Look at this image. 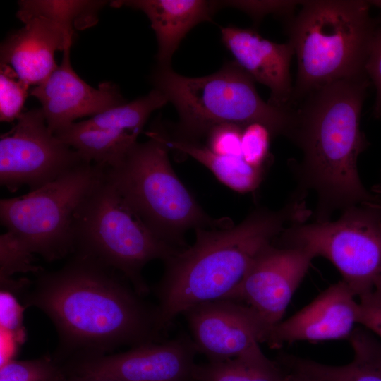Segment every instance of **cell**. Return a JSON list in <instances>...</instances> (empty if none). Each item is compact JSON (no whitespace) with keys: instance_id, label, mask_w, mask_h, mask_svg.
<instances>
[{"instance_id":"cell-1","label":"cell","mask_w":381,"mask_h":381,"mask_svg":"<svg viewBox=\"0 0 381 381\" xmlns=\"http://www.w3.org/2000/svg\"><path fill=\"white\" fill-rule=\"evenodd\" d=\"M36 275L20 298L54 325L59 342L52 356L61 365L162 341L157 305L95 258L74 252L60 269Z\"/></svg>"},{"instance_id":"cell-2","label":"cell","mask_w":381,"mask_h":381,"mask_svg":"<svg viewBox=\"0 0 381 381\" xmlns=\"http://www.w3.org/2000/svg\"><path fill=\"white\" fill-rule=\"evenodd\" d=\"M370 85L368 76L337 80L292 107L294 121L288 139L302 152L299 162H289L297 182L292 197L303 200L309 192L315 194V222L329 221L337 210L381 203V195L363 186L357 166L368 145L360 123Z\"/></svg>"},{"instance_id":"cell-3","label":"cell","mask_w":381,"mask_h":381,"mask_svg":"<svg viewBox=\"0 0 381 381\" xmlns=\"http://www.w3.org/2000/svg\"><path fill=\"white\" fill-rule=\"evenodd\" d=\"M310 214L305 201L291 198L278 210L256 208L236 225L195 230L194 243L164 261L155 290L162 329L193 306L224 298L264 248Z\"/></svg>"},{"instance_id":"cell-4","label":"cell","mask_w":381,"mask_h":381,"mask_svg":"<svg viewBox=\"0 0 381 381\" xmlns=\"http://www.w3.org/2000/svg\"><path fill=\"white\" fill-rule=\"evenodd\" d=\"M369 1H301L284 18L297 61L292 107L309 92L328 83L367 76L365 65L380 24Z\"/></svg>"},{"instance_id":"cell-5","label":"cell","mask_w":381,"mask_h":381,"mask_svg":"<svg viewBox=\"0 0 381 381\" xmlns=\"http://www.w3.org/2000/svg\"><path fill=\"white\" fill-rule=\"evenodd\" d=\"M154 88L162 93L179 114L169 132L177 137L199 140L213 126L251 123L265 126L272 136L289 138L294 120L292 107H279L259 95L255 80L234 61L202 77H186L171 66H157L151 76Z\"/></svg>"},{"instance_id":"cell-6","label":"cell","mask_w":381,"mask_h":381,"mask_svg":"<svg viewBox=\"0 0 381 381\" xmlns=\"http://www.w3.org/2000/svg\"><path fill=\"white\" fill-rule=\"evenodd\" d=\"M149 139L137 143L105 178L150 229L170 246L182 249L189 229L225 224L213 219L176 174L169 148L150 129Z\"/></svg>"},{"instance_id":"cell-7","label":"cell","mask_w":381,"mask_h":381,"mask_svg":"<svg viewBox=\"0 0 381 381\" xmlns=\"http://www.w3.org/2000/svg\"><path fill=\"white\" fill-rule=\"evenodd\" d=\"M74 236V252L117 270L143 297L150 292L143 276L144 267L154 260L164 261L179 250L150 229L105 174L78 210Z\"/></svg>"},{"instance_id":"cell-8","label":"cell","mask_w":381,"mask_h":381,"mask_svg":"<svg viewBox=\"0 0 381 381\" xmlns=\"http://www.w3.org/2000/svg\"><path fill=\"white\" fill-rule=\"evenodd\" d=\"M104 171V167L85 162L27 194L1 199V225L47 262L71 255L77 211Z\"/></svg>"},{"instance_id":"cell-9","label":"cell","mask_w":381,"mask_h":381,"mask_svg":"<svg viewBox=\"0 0 381 381\" xmlns=\"http://www.w3.org/2000/svg\"><path fill=\"white\" fill-rule=\"evenodd\" d=\"M380 203L357 205L333 222L296 223L279 235L282 246L305 248L338 270L358 297L381 277Z\"/></svg>"},{"instance_id":"cell-10","label":"cell","mask_w":381,"mask_h":381,"mask_svg":"<svg viewBox=\"0 0 381 381\" xmlns=\"http://www.w3.org/2000/svg\"><path fill=\"white\" fill-rule=\"evenodd\" d=\"M85 162L51 131L41 108L23 112L0 136V183L11 193L37 189Z\"/></svg>"},{"instance_id":"cell-11","label":"cell","mask_w":381,"mask_h":381,"mask_svg":"<svg viewBox=\"0 0 381 381\" xmlns=\"http://www.w3.org/2000/svg\"><path fill=\"white\" fill-rule=\"evenodd\" d=\"M168 102L153 88L146 95L74 122L54 135L82 158L104 168L119 163L138 143L150 116Z\"/></svg>"},{"instance_id":"cell-12","label":"cell","mask_w":381,"mask_h":381,"mask_svg":"<svg viewBox=\"0 0 381 381\" xmlns=\"http://www.w3.org/2000/svg\"><path fill=\"white\" fill-rule=\"evenodd\" d=\"M198 353L208 361L248 356L262 351L271 329L244 303L229 298L202 303L183 314Z\"/></svg>"},{"instance_id":"cell-13","label":"cell","mask_w":381,"mask_h":381,"mask_svg":"<svg viewBox=\"0 0 381 381\" xmlns=\"http://www.w3.org/2000/svg\"><path fill=\"white\" fill-rule=\"evenodd\" d=\"M314 258L303 248L270 244L259 253L239 284L224 298L250 307L272 329L282 320Z\"/></svg>"},{"instance_id":"cell-14","label":"cell","mask_w":381,"mask_h":381,"mask_svg":"<svg viewBox=\"0 0 381 381\" xmlns=\"http://www.w3.org/2000/svg\"><path fill=\"white\" fill-rule=\"evenodd\" d=\"M197 353L191 337L181 334L62 366L66 375H99L120 381H192Z\"/></svg>"},{"instance_id":"cell-15","label":"cell","mask_w":381,"mask_h":381,"mask_svg":"<svg viewBox=\"0 0 381 381\" xmlns=\"http://www.w3.org/2000/svg\"><path fill=\"white\" fill-rule=\"evenodd\" d=\"M70 51L71 47L64 50L61 64L30 92L40 102L54 134L78 118L92 116L127 102L114 83L104 82L95 88L81 79L71 66Z\"/></svg>"},{"instance_id":"cell-16","label":"cell","mask_w":381,"mask_h":381,"mask_svg":"<svg viewBox=\"0 0 381 381\" xmlns=\"http://www.w3.org/2000/svg\"><path fill=\"white\" fill-rule=\"evenodd\" d=\"M358 326V298L341 280L274 325L265 343L270 348L279 349L297 341L348 340Z\"/></svg>"},{"instance_id":"cell-17","label":"cell","mask_w":381,"mask_h":381,"mask_svg":"<svg viewBox=\"0 0 381 381\" xmlns=\"http://www.w3.org/2000/svg\"><path fill=\"white\" fill-rule=\"evenodd\" d=\"M221 36L234 61L255 81L270 89L267 102L275 107H291L294 85L290 66L294 55L291 44L277 43L253 29L234 25L222 27Z\"/></svg>"},{"instance_id":"cell-18","label":"cell","mask_w":381,"mask_h":381,"mask_svg":"<svg viewBox=\"0 0 381 381\" xmlns=\"http://www.w3.org/2000/svg\"><path fill=\"white\" fill-rule=\"evenodd\" d=\"M23 23V27L1 43V63L11 66L28 85L36 86L56 68L55 52L71 47L74 35L40 16L25 19Z\"/></svg>"},{"instance_id":"cell-19","label":"cell","mask_w":381,"mask_h":381,"mask_svg":"<svg viewBox=\"0 0 381 381\" xmlns=\"http://www.w3.org/2000/svg\"><path fill=\"white\" fill-rule=\"evenodd\" d=\"M113 7L128 6L143 11L150 21L157 41V66H171L181 42L198 24L212 20L222 2L203 0H119Z\"/></svg>"},{"instance_id":"cell-20","label":"cell","mask_w":381,"mask_h":381,"mask_svg":"<svg viewBox=\"0 0 381 381\" xmlns=\"http://www.w3.org/2000/svg\"><path fill=\"white\" fill-rule=\"evenodd\" d=\"M348 341L353 351L351 362L329 365L288 353L277 361L286 370L305 375L315 381H381V341L358 325Z\"/></svg>"},{"instance_id":"cell-21","label":"cell","mask_w":381,"mask_h":381,"mask_svg":"<svg viewBox=\"0 0 381 381\" xmlns=\"http://www.w3.org/2000/svg\"><path fill=\"white\" fill-rule=\"evenodd\" d=\"M150 129L170 150H175L197 160L210 169L219 181L235 191H253L262 181L263 168L250 166L243 157L217 155L199 140L175 136L158 123H155Z\"/></svg>"},{"instance_id":"cell-22","label":"cell","mask_w":381,"mask_h":381,"mask_svg":"<svg viewBox=\"0 0 381 381\" xmlns=\"http://www.w3.org/2000/svg\"><path fill=\"white\" fill-rule=\"evenodd\" d=\"M286 370L262 351L239 358L195 365L192 381H284Z\"/></svg>"},{"instance_id":"cell-23","label":"cell","mask_w":381,"mask_h":381,"mask_svg":"<svg viewBox=\"0 0 381 381\" xmlns=\"http://www.w3.org/2000/svg\"><path fill=\"white\" fill-rule=\"evenodd\" d=\"M107 1L92 0H21L16 16L20 21L40 16L61 26L74 35L75 28L85 29L95 25L99 11Z\"/></svg>"},{"instance_id":"cell-24","label":"cell","mask_w":381,"mask_h":381,"mask_svg":"<svg viewBox=\"0 0 381 381\" xmlns=\"http://www.w3.org/2000/svg\"><path fill=\"white\" fill-rule=\"evenodd\" d=\"M30 279L21 277L0 278V325L16 346L23 345L27 338L23 324L24 312L27 308L22 303L20 294Z\"/></svg>"},{"instance_id":"cell-25","label":"cell","mask_w":381,"mask_h":381,"mask_svg":"<svg viewBox=\"0 0 381 381\" xmlns=\"http://www.w3.org/2000/svg\"><path fill=\"white\" fill-rule=\"evenodd\" d=\"M66 373L52 356L30 360L10 359L1 365L0 381H62Z\"/></svg>"},{"instance_id":"cell-26","label":"cell","mask_w":381,"mask_h":381,"mask_svg":"<svg viewBox=\"0 0 381 381\" xmlns=\"http://www.w3.org/2000/svg\"><path fill=\"white\" fill-rule=\"evenodd\" d=\"M34 254L12 233L0 236V278L12 277L17 273L37 274L44 269L35 264Z\"/></svg>"},{"instance_id":"cell-27","label":"cell","mask_w":381,"mask_h":381,"mask_svg":"<svg viewBox=\"0 0 381 381\" xmlns=\"http://www.w3.org/2000/svg\"><path fill=\"white\" fill-rule=\"evenodd\" d=\"M30 85L22 80L13 69L0 63V121H16L23 113Z\"/></svg>"},{"instance_id":"cell-28","label":"cell","mask_w":381,"mask_h":381,"mask_svg":"<svg viewBox=\"0 0 381 381\" xmlns=\"http://www.w3.org/2000/svg\"><path fill=\"white\" fill-rule=\"evenodd\" d=\"M270 130L260 123H251L243 127L241 138L243 159L250 166L263 168L269 156Z\"/></svg>"},{"instance_id":"cell-29","label":"cell","mask_w":381,"mask_h":381,"mask_svg":"<svg viewBox=\"0 0 381 381\" xmlns=\"http://www.w3.org/2000/svg\"><path fill=\"white\" fill-rule=\"evenodd\" d=\"M243 129V126L234 123L217 124L212 127L205 135V145L219 155L242 157Z\"/></svg>"},{"instance_id":"cell-30","label":"cell","mask_w":381,"mask_h":381,"mask_svg":"<svg viewBox=\"0 0 381 381\" xmlns=\"http://www.w3.org/2000/svg\"><path fill=\"white\" fill-rule=\"evenodd\" d=\"M358 325L381 339V277L369 291L357 297Z\"/></svg>"},{"instance_id":"cell-31","label":"cell","mask_w":381,"mask_h":381,"mask_svg":"<svg viewBox=\"0 0 381 381\" xmlns=\"http://www.w3.org/2000/svg\"><path fill=\"white\" fill-rule=\"evenodd\" d=\"M222 6L238 8L249 16L255 22H259L267 14H276L283 19L295 13L301 1H224Z\"/></svg>"},{"instance_id":"cell-32","label":"cell","mask_w":381,"mask_h":381,"mask_svg":"<svg viewBox=\"0 0 381 381\" xmlns=\"http://www.w3.org/2000/svg\"><path fill=\"white\" fill-rule=\"evenodd\" d=\"M365 73L376 90L373 115L381 118V24L377 27L370 49Z\"/></svg>"},{"instance_id":"cell-33","label":"cell","mask_w":381,"mask_h":381,"mask_svg":"<svg viewBox=\"0 0 381 381\" xmlns=\"http://www.w3.org/2000/svg\"><path fill=\"white\" fill-rule=\"evenodd\" d=\"M62 381H120L111 377L92 375H68Z\"/></svg>"},{"instance_id":"cell-34","label":"cell","mask_w":381,"mask_h":381,"mask_svg":"<svg viewBox=\"0 0 381 381\" xmlns=\"http://www.w3.org/2000/svg\"><path fill=\"white\" fill-rule=\"evenodd\" d=\"M286 370V373L285 375L284 381H315L313 379L301 373L290 371L288 370Z\"/></svg>"},{"instance_id":"cell-35","label":"cell","mask_w":381,"mask_h":381,"mask_svg":"<svg viewBox=\"0 0 381 381\" xmlns=\"http://www.w3.org/2000/svg\"><path fill=\"white\" fill-rule=\"evenodd\" d=\"M371 6H374L381 10V0L369 1Z\"/></svg>"},{"instance_id":"cell-36","label":"cell","mask_w":381,"mask_h":381,"mask_svg":"<svg viewBox=\"0 0 381 381\" xmlns=\"http://www.w3.org/2000/svg\"><path fill=\"white\" fill-rule=\"evenodd\" d=\"M373 191L375 192L376 194L381 195V185L374 186ZM379 207L381 209V205H380Z\"/></svg>"}]
</instances>
